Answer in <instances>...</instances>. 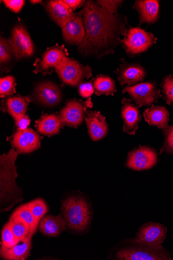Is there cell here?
<instances>
[{"mask_svg":"<svg viewBox=\"0 0 173 260\" xmlns=\"http://www.w3.org/2000/svg\"><path fill=\"white\" fill-rule=\"evenodd\" d=\"M83 10L86 34L79 53L98 59L113 54L121 44L120 36L127 29L126 16L111 13L92 1L85 2Z\"/></svg>","mask_w":173,"mask_h":260,"instance_id":"6da1fadb","label":"cell"},{"mask_svg":"<svg viewBox=\"0 0 173 260\" xmlns=\"http://www.w3.org/2000/svg\"><path fill=\"white\" fill-rule=\"evenodd\" d=\"M18 152L13 147L8 154L0 156V201L1 212L10 210L22 200L21 189L16 179L18 176L15 162Z\"/></svg>","mask_w":173,"mask_h":260,"instance_id":"7a4b0ae2","label":"cell"},{"mask_svg":"<svg viewBox=\"0 0 173 260\" xmlns=\"http://www.w3.org/2000/svg\"><path fill=\"white\" fill-rule=\"evenodd\" d=\"M62 211L66 225L76 231H85L91 220V212L85 200L72 197L62 202Z\"/></svg>","mask_w":173,"mask_h":260,"instance_id":"3957f363","label":"cell"},{"mask_svg":"<svg viewBox=\"0 0 173 260\" xmlns=\"http://www.w3.org/2000/svg\"><path fill=\"white\" fill-rule=\"evenodd\" d=\"M123 36L124 38L121 39V44L126 53L130 56L146 51L157 41L153 34L140 27L127 28Z\"/></svg>","mask_w":173,"mask_h":260,"instance_id":"277c9868","label":"cell"},{"mask_svg":"<svg viewBox=\"0 0 173 260\" xmlns=\"http://www.w3.org/2000/svg\"><path fill=\"white\" fill-rule=\"evenodd\" d=\"M55 72L63 83L77 86L85 79L92 77V70L76 59L66 57L56 69Z\"/></svg>","mask_w":173,"mask_h":260,"instance_id":"5b68a950","label":"cell"},{"mask_svg":"<svg viewBox=\"0 0 173 260\" xmlns=\"http://www.w3.org/2000/svg\"><path fill=\"white\" fill-rule=\"evenodd\" d=\"M68 52L64 45H55L49 47L41 57L36 59L33 73L43 76L52 75L54 71L68 57Z\"/></svg>","mask_w":173,"mask_h":260,"instance_id":"8992f818","label":"cell"},{"mask_svg":"<svg viewBox=\"0 0 173 260\" xmlns=\"http://www.w3.org/2000/svg\"><path fill=\"white\" fill-rule=\"evenodd\" d=\"M139 107H149L156 103L162 96L160 90L154 81L140 83L123 88Z\"/></svg>","mask_w":173,"mask_h":260,"instance_id":"52a82bcc","label":"cell"},{"mask_svg":"<svg viewBox=\"0 0 173 260\" xmlns=\"http://www.w3.org/2000/svg\"><path fill=\"white\" fill-rule=\"evenodd\" d=\"M8 41L12 47L17 60L33 55L34 45L27 28L21 23L15 26Z\"/></svg>","mask_w":173,"mask_h":260,"instance_id":"ba28073f","label":"cell"},{"mask_svg":"<svg viewBox=\"0 0 173 260\" xmlns=\"http://www.w3.org/2000/svg\"><path fill=\"white\" fill-rule=\"evenodd\" d=\"M119 259L124 260H168L170 255L161 246H149L141 245L123 249L117 253Z\"/></svg>","mask_w":173,"mask_h":260,"instance_id":"9c48e42d","label":"cell"},{"mask_svg":"<svg viewBox=\"0 0 173 260\" xmlns=\"http://www.w3.org/2000/svg\"><path fill=\"white\" fill-rule=\"evenodd\" d=\"M92 107L91 99L86 102L76 99L68 101L59 114L63 126L72 127L80 126L83 122L87 109Z\"/></svg>","mask_w":173,"mask_h":260,"instance_id":"30bf717a","label":"cell"},{"mask_svg":"<svg viewBox=\"0 0 173 260\" xmlns=\"http://www.w3.org/2000/svg\"><path fill=\"white\" fill-rule=\"evenodd\" d=\"M28 102H34L46 107L58 105L62 100V93L55 83L46 81L39 84L30 97L26 98Z\"/></svg>","mask_w":173,"mask_h":260,"instance_id":"8fae6325","label":"cell"},{"mask_svg":"<svg viewBox=\"0 0 173 260\" xmlns=\"http://www.w3.org/2000/svg\"><path fill=\"white\" fill-rule=\"evenodd\" d=\"M156 151L149 147L143 146L129 153L127 167L136 171L150 170L157 162Z\"/></svg>","mask_w":173,"mask_h":260,"instance_id":"7c38bea8","label":"cell"},{"mask_svg":"<svg viewBox=\"0 0 173 260\" xmlns=\"http://www.w3.org/2000/svg\"><path fill=\"white\" fill-rule=\"evenodd\" d=\"M167 228L163 225L148 222L144 224L137 233L136 242L149 246L161 245L166 237Z\"/></svg>","mask_w":173,"mask_h":260,"instance_id":"4fadbf2b","label":"cell"},{"mask_svg":"<svg viewBox=\"0 0 173 260\" xmlns=\"http://www.w3.org/2000/svg\"><path fill=\"white\" fill-rule=\"evenodd\" d=\"M61 29L62 36L65 42L79 46L84 39L86 34L83 10L79 13H74Z\"/></svg>","mask_w":173,"mask_h":260,"instance_id":"5bb4252c","label":"cell"},{"mask_svg":"<svg viewBox=\"0 0 173 260\" xmlns=\"http://www.w3.org/2000/svg\"><path fill=\"white\" fill-rule=\"evenodd\" d=\"M12 145L19 154L30 153L40 148L41 139L31 128L17 130L13 136Z\"/></svg>","mask_w":173,"mask_h":260,"instance_id":"9a60e30c","label":"cell"},{"mask_svg":"<svg viewBox=\"0 0 173 260\" xmlns=\"http://www.w3.org/2000/svg\"><path fill=\"white\" fill-rule=\"evenodd\" d=\"M121 103L123 131L130 135H134L142 120L139 108L130 100L127 98L123 99Z\"/></svg>","mask_w":173,"mask_h":260,"instance_id":"2e32d148","label":"cell"},{"mask_svg":"<svg viewBox=\"0 0 173 260\" xmlns=\"http://www.w3.org/2000/svg\"><path fill=\"white\" fill-rule=\"evenodd\" d=\"M116 73L121 86L128 84L134 85L141 83L145 78V69L136 63H129L122 60V63L117 69Z\"/></svg>","mask_w":173,"mask_h":260,"instance_id":"e0dca14e","label":"cell"},{"mask_svg":"<svg viewBox=\"0 0 173 260\" xmlns=\"http://www.w3.org/2000/svg\"><path fill=\"white\" fill-rule=\"evenodd\" d=\"M90 138L94 141L105 138L109 133L106 117L100 112L89 110L85 117Z\"/></svg>","mask_w":173,"mask_h":260,"instance_id":"ac0fdd59","label":"cell"},{"mask_svg":"<svg viewBox=\"0 0 173 260\" xmlns=\"http://www.w3.org/2000/svg\"><path fill=\"white\" fill-rule=\"evenodd\" d=\"M139 13L140 24L156 22L159 18V3L156 0H139L133 7Z\"/></svg>","mask_w":173,"mask_h":260,"instance_id":"d6986e66","label":"cell"},{"mask_svg":"<svg viewBox=\"0 0 173 260\" xmlns=\"http://www.w3.org/2000/svg\"><path fill=\"white\" fill-rule=\"evenodd\" d=\"M49 15L62 28L74 13L62 0L47 2L44 6Z\"/></svg>","mask_w":173,"mask_h":260,"instance_id":"ffe728a7","label":"cell"},{"mask_svg":"<svg viewBox=\"0 0 173 260\" xmlns=\"http://www.w3.org/2000/svg\"><path fill=\"white\" fill-rule=\"evenodd\" d=\"M31 246L32 238L28 237L10 248L2 246L0 255L6 260H24L29 256Z\"/></svg>","mask_w":173,"mask_h":260,"instance_id":"44dd1931","label":"cell"},{"mask_svg":"<svg viewBox=\"0 0 173 260\" xmlns=\"http://www.w3.org/2000/svg\"><path fill=\"white\" fill-rule=\"evenodd\" d=\"M29 103L26 98L18 94L15 96L4 99L2 102L1 110L3 112L9 114L15 120L26 114Z\"/></svg>","mask_w":173,"mask_h":260,"instance_id":"7402d4cb","label":"cell"},{"mask_svg":"<svg viewBox=\"0 0 173 260\" xmlns=\"http://www.w3.org/2000/svg\"><path fill=\"white\" fill-rule=\"evenodd\" d=\"M144 117L148 124L163 130L168 126L169 113L163 106H152L146 109Z\"/></svg>","mask_w":173,"mask_h":260,"instance_id":"603a6c76","label":"cell"},{"mask_svg":"<svg viewBox=\"0 0 173 260\" xmlns=\"http://www.w3.org/2000/svg\"><path fill=\"white\" fill-rule=\"evenodd\" d=\"M66 223L60 215L58 216H47L44 217L40 222V230L44 235L48 236H59L65 230Z\"/></svg>","mask_w":173,"mask_h":260,"instance_id":"cb8c5ba5","label":"cell"},{"mask_svg":"<svg viewBox=\"0 0 173 260\" xmlns=\"http://www.w3.org/2000/svg\"><path fill=\"white\" fill-rule=\"evenodd\" d=\"M63 125L59 115L44 114L36 122V128L42 135L52 136L58 134Z\"/></svg>","mask_w":173,"mask_h":260,"instance_id":"d4e9b609","label":"cell"},{"mask_svg":"<svg viewBox=\"0 0 173 260\" xmlns=\"http://www.w3.org/2000/svg\"><path fill=\"white\" fill-rule=\"evenodd\" d=\"M11 217L19 218L25 223L29 229L30 237H33L40 223L32 214L27 204L17 208Z\"/></svg>","mask_w":173,"mask_h":260,"instance_id":"484cf974","label":"cell"},{"mask_svg":"<svg viewBox=\"0 0 173 260\" xmlns=\"http://www.w3.org/2000/svg\"><path fill=\"white\" fill-rule=\"evenodd\" d=\"M95 94L98 96L101 94L113 96L116 91V87L114 81L107 76H97L93 81V84Z\"/></svg>","mask_w":173,"mask_h":260,"instance_id":"4316f807","label":"cell"},{"mask_svg":"<svg viewBox=\"0 0 173 260\" xmlns=\"http://www.w3.org/2000/svg\"><path fill=\"white\" fill-rule=\"evenodd\" d=\"M8 223L13 233L19 241L30 237L28 227L20 219L11 217Z\"/></svg>","mask_w":173,"mask_h":260,"instance_id":"83f0119b","label":"cell"},{"mask_svg":"<svg viewBox=\"0 0 173 260\" xmlns=\"http://www.w3.org/2000/svg\"><path fill=\"white\" fill-rule=\"evenodd\" d=\"M15 57V53L8 42V40L1 36L0 39V63L2 70L5 69V67L9 64Z\"/></svg>","mask_w":173,"mask_h":260,"instance_id":"f1b7e54d","label":"cell"},{"mask_svg":"<svg viewBox=\"0 0 173 260\" xmlns=\"http://www.w3.org/2000/svg\"><path fill=\"white\" fill-rule=\"evenodd\" d=\"M16 83L13 76H7L0 80V97L5 99L16 93Z\"/></svg>","mask_w":173,"mask_h":260,"instance_id":"f546056e","label":"cell"},{"mask_svg":"<svg viewBox=\"0 0 173 260\" xmlns=\"http://www.w3.org/2000/svg\"><path fill=\"white\" fill-rule=\"evenodd\" d=\"M27 204L36 220L40 223L48 211L47 206L44 201L38 199Z\"/></svg>","mask_w":173,"mask_h":260,"instance_id":"4dcf8cb0","label":"cell"},{"mask_svg":"<svg viewBox=\"0 0 173 260\" xmlns=\"http://www.w3.org/2000/svg\"><path fill=\"white\" fill-rule=\"evenodd\" d=\"M2 238V246L7 248L15 246L20 241L13 233L9 223L3 229Z\"/></svg>","mask_w":173,"mask_h":260,"instance_id":"1f68e13d","label":"cell"},{"mask_svg":"<svg viewBox=\"0 0 173 260\" xmlns=\"http://www.w3.org/2000/svg\"><path fill=\"white\" fill-rule=\"evenodd\" d=\"M162 93L168 105L173 104V75L166 77L162 82Z\"/></svg>","mask_w":173,"mask_h":260,"instance_id":"d6a6232c","label":"cell"},{"mask_svg":"<svg viewBox=\"0 0 173 260\" xmlns=\"http://www.w3.org/2000/svg\"><path fill=\"white\" fill-rule=\"evenodd\" d=\"M164 136V144L161 149L162 152L173 153V125L168 126L163 130Z\"/></svg>","mask_w":173,"mask_h":260,"instance_id":"836d02e7","label":"cell"},{"mask_svg":"<svg viewBox=\"0 0 173 260\" xmlns=\"http://www.w3.org/2000/svg\"><path fill=\"white\" fill-rule=\"evenodd\" d=\"M123 1H111V0H103V1H97V4L100 7L106 9L109 12L112 14H117L118 8L122 5Z\"/></svg>","mask_w":173,"mask_h":260,"instance_id":"e575fe53","label":"cell"},{"mask_svg":"<svg viewBox=\"0 0 173 260\" xmlns=\"http://www.w3.org/2000/svg\"><path fill=\"white\" fill-rule=\"evenodd\" d=\"M3 2L7 8L16 13H19L25 4V1L23 0H4Z\"/></svg>","mask_w":173,"mask_h":260,"instance_id":"d590c367","label":"cell"},{"mask_svg":"<svg viewBox=\"0 0 173 260\" xmlns=\"http://www.w3.org/2000/svg\"><path fill=\"white\" fill-rule=\"evenodd\" d=\"M80 95L85 99L90 98L95 91L93 84L91 83L87 82L82 83L79 88Z\"/></svg>","mask_w":173,"mask_h":260,"instance_id":"8d00e7d4","label":"cell"},{"mask_svg":"<svg viewBox=\"0 0 173 260\" xmlns=\"http://www.w3.org/2000/svg\"><path fill=\"white\" fill-rule=\"evenodd\" d=\"M14 120L17 130L23 131L27 129L30 124L29 117L26 114L22 115L17 117Z\"/></svg>","mask_w":173,"mask_h":260,"instance_id":"74e56055","label":"cell"},{"mask_svg":"<svg viewBox=\"0 0 173 260\" xmlns=\"http://www.w3.org/2000/svg\"><path fill=\"white\" fill-rule=\"evenodd\" d=\"M62 2L73 11L81 7L85 3V1H82V0H62Z\"/></svg>","mask_w":173,"mask_h":260,"instance_id":"f35d334b","label":"cell"},{"mask_svg":"<svg viewBox=\"0 0 173 260\" xmlns=\"http://www.w3.org/2000/svg\"><path fill=\"white\" fill-rule=\"evenodd\" d=\"M42 2V1H34V0H32V1H30V3L32 4H40Z\"/></svg>","mask_w":173,"mask_h":260,"instance_id":"ab89813d","label":"cell"}]
</instances>
